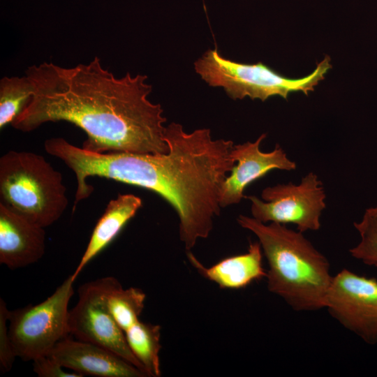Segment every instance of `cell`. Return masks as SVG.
Listing matches in <instances>:
<instances>
[{"label":"cell","mask_w":377,"mask_h":377,"mask_svg":"<svg viewBox=\"0 0 377 377\" xmlns=\"http://www.w3.org/2000/svg\"><path fill=\"white\" fill-rule=\"evenodd\" d=\"M34 93L11 125L29 132L44 123L64 121L87 135L84 149L97 152L166 154L160 104L148 96L147 75L127 73L116 77L98 57L66 68L43 62L25 71Z\"/></svg>","instance_id":"cell-1"},{"label":"cell","mask_w":377,"mask_h":377,"mask_svg":"<svg viewBox=\"0 0 377 377\" xmlns=\"http://www.w3.org/2000/svg\"><path fill=\"white\" fill-rule=\"evenodd\" d=\"M166 154L97 153L73 145L63 138L51 154L75 175V202L87 198L94 188L87 179L98 176L151 190L163 198L179 219V237L187 251L207 238L221 211V186L235 165L233 142L213 140L209 128L184 131L172 122L165 129Z\"/></svg>","instance_id":"cell-2"},{"label":"cell","mask_w":377,"mask_h":377,"mask_svg":"<svg viewBox=\"0 0 377 377\" xmlns=\"http://www.w3.org/2000/svg\"><path fill=\"white\" fill-rule=\"evenodd\" d=\"M240 226L258 239L268 264L269 292L297 311H317L325 302L332 276L327 258L299 230L239 215Z\"/></svg>","instance_id":"cell-3"},{"label":"cell","mask_w":377,"mask_h":377,"mask_svg":"<svg viewBox=\"0 0 377 377\" xmlns=\"http://www.w3.org/2000/svg\"><path fill=\"white\" fill-rule=\"evenodd\" d=\"M62 175L41 155L10 150L0 158V203L46 228L68 207Z\"/></svg>","instance_id":"cell-4"},{"label":"cell","mask_w":377,"mask_h":377,"mask_svg":"<svg viewBox=\"0 0 377 377\" xmlns=\"http://www.w3.org/2000/svg\"><path fill=\"white\" fill-rule=\"evenodd\" d=\"M195 72L211 87L223 88L232 99L249 97L263 101L272 96L285 99L289 94L301 91L307 95L325 78L332 68L326 56L309 75L289 79L259 62L242 64L221 56L217 49L208 50L194 63Z\"/></svg>","instance_id":"cell-5"},{"label":"cell","mask_w":377,"mask_h":377,"mask_svg":"<svg viewBox=\"0 0 377 377\" xmlns=\"http://www.w3.org/2000/svg\"><path fill=\"white\" fill-rule=\"evenodd\" d=\"M74 282L71 274L42 302L9 311L8 332L16 357L34 361L71 335L68 303Z\"/></svg>","instance_id":"cell-6"},{"label":"cell","mask_w":377,"mask_h":377,"mask_svg":"<svg viewBox=\"0 0 377 377\" xmlns=\"http://www.w3.org/2000/svg\"><path fill=\"white\" fill-rule=\"evenodd\" d=\"M251 201L252 217L264 223L294 224L304 232L320 228V217L326 207V193L321 180L313 172L299 184H278L264 188L262 200L244 196Z\"/></svg>","instance_id":"cell-7"},{"label":"cell","mask_w":377,"mask_h":377,"mask_svg":"<svg viewBox=\"0 0 377 377\" xmlns=\"http://www.w3.org/2000/svg\"><path fill=\"white\" fill-rule=\"evenodd\" d=\"M114 279L112 276L104 277L79 288L78 301L69 311L70 334L76 339L111 350L144 372L128 345L125 332L107 306V293Z\"/></svg>","instance_id":"cell-8"},{"label":"cell","mask_w":377,"mask_h":377,"mask_svg":"<svg viewBox=\"0 0 377 377\" xmlns=\"http://www.w3.org/2000/svg\"><path fill=\"white\" fill-rule=\"evenodd\" d=\"M325 308L364 342L377 344V279L342 269L332 276Z\"/></svg>","instance_id":"cell-9"},{"label":"cell","mask_w":377,"mask_h":377,"mask_svg":"<svg viewBox=\"0 0 377 377\" xmlns=\"http://www.w3.org/2000/svg\"><path fill=\"white\" fill-rule=\"evenodd\" d=\"M265 138L266 134L263 133L255 142L234 145L231 156L237 164L221 186V207L239 203L244 197L246 186L269 171L275 169L291 171L296 168V163L279 145L271 151H262L260 146Z\"/></svg>","instance_id":"cell-10"},{"label":"cell","mask_w":377,"mask_h":377,"mask_svg":"<svg viewBox=\"0 0 377 377\" xmlns=\"http://www.w3.org/2000/svg\"><path fill=\"white\" fill-rule=\"evenodd\" d=\"M71 336L60 341L50 353L66 369L82 376H147L111 350L90 342L73 339Z\"/></svg>","instance_id":"cell-11"},{"label":"cell","mask_w":377,"mask_h":377,"mask_svg":"<svg viewBox=\"0 0 377 377\" xmlns=\"http://www.w3.org/2000/svg\"><path fill=\"white\" fill-rule=\"evenodd\" d=\"M45 249L44 228L0 203V263L22 268L38 261Z\"/></svg>","instance_id":"cell-12"},{"label":"cell","mask_w":377,"mask_h":377,"mask_svg":"<svg viewBox=\"0 0 377 377\" xmlns=\"http://www.w3.org/2000/svg\"><path fill=\"white\" fill-rule=\"evenodd\" d=\"M263 256L258 242L250 243L247 252L223 259L211 267L204 266L192 253H187L190 263L200 275L225 289L243 288L266 278Z\"/></svg>","instance_id":"cell-13"},{"label":"cell","mask_w":377,"mask_h":377,"mask_svg":"<svg viewBox=\"0 0 377 377\" xmlns=\"http://www.w3.org/2000/svg\"><path fill=\"white\" fill-rule=\"evenodd\" d=\"M142 205L141 198L133 194H119L117 198L109 202L94 228L75 272L71 274L74 281L89 261L116 237Z\"/></svg>","instance_id":"cell-14"},{"label":"cell","mask_w":377,"mask_h":377,"mask_svg":"<svg viewBox=\"0 0 377 377\" xmlns=\"http://www.w3.org/2000/svg\"><path fill=\"white\" fill-rule=\"evenodd\" d=\"M125 336L146 376H161V326L138 320L125 331Z\"/></svg>","instance_id":"cell-15"},{"label":"cell","mask_w":377,"mask_h":377,"mask_svg":"<svg viewBox=\"0 0 377 377\" xmlns=\"http://www.w3.org/2000/svg\"><path fill=\"white\" fill-rule=\"evenodd\" d=\"M145 299L146 295L142 290L133 287L124 289L117 279L113 281L107 293V306L124 332L140 320Z\"/></svg>","instance_id":"cell-16"},{"label":"cell","mask_w":377,"mask_h":377,"mask_svg":"<svg viewBox=\"0 0 377 377\" xmlns=\"http://www.w3.org/2000/svg\"><path fill=\"white\" fill-rule=\"evenodd\" d=\"M34 93V87L25 75L3 77L0 80V128L12 124L21 113Z\"/></svg>","instance_id":"cell-17"},{"label":"cell","mask_w":377,"mask_h":377,"mask_svg":"<svg viewBox=\"0 0 377 377\" xmlns=\"http://www.w3.org/2000/svg\"><path fill=\"white\" fill-rule=\"evenodd\" d=\"M353 225L360 240L349 253L364 264L377 267V205L367 208L362 219Z\"/></svg>","instance_id":"cell-18"},{"label":"cell","mask_w":377,"mask_h":377,"mask_svg":"<svg viewBox=\"0 0 377 377\" xmlns=\"http://www.w3.org/2000/svg\"><path fill=\"white\" fill-rule=\"evenodd\" d=\"M9 310L5 302L0 300V367L2 372H7L12 369L17 357L8 332Z\"/></svg>","instance_id":"cell-19"},{"label":"cell","mask_w":377,"mask_h":377,"mask_svg":"<svg viewBox=\"0 0 377 377\" xmlns=\"http://www.w3.org/2000/svg\"><path fill=\"white\" fill-rule=\"evenodd\" d=\"M34 371L40 377H82L75 371L68 372L51 355L41 356L34 361Z\"/></svg>","instance_id":"cell-20"}]
</instances>
